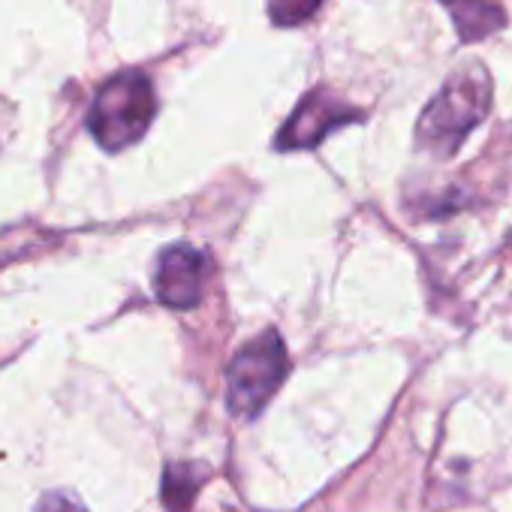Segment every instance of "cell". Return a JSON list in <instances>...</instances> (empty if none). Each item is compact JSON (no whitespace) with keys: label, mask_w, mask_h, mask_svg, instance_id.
<instances>
[{"label":"cell","mask_w":512,"mask_h":512,"mask_svg":"<svg viewBox=\"0 0 512 512\" xmlns=\"http://www.w3.org/2000/svg\"><path fill=\"white\" fill-rule=\"evenodd\" d=\"M196 491V479L187 467H169L163 476V500L172 512H187Z\"/></svg>","instance_id":"52a82bcc"},{"label":"cell","mask_w":512,"mask_h":512,"mask_svg":"<svg viewBox=\"0 0 512 512\" xmlns=\"http://www.w3.org/2000/svg\"><path fill=\"white\" fill-rule=\"evenodd\" d=\"M157 112L154 85L139 70H124L106 79L88 109V130L106 151H121L139 142Z\"/></svg>","instance_id":"7a4b0ae2"},{"label":"cell","mask_w":512,"mask_h":512,"mask_svg":"<svg viewBox=\"0 0 512 512\" xmlns=\"http://www.w3.org/2000/svg\"><path fill=\"white\" fill-rule=\"evenodd\" d=\"M452 16L461 43H482L506 28V13L497 0H440Z\"/></svg>","instance_id":"8992f818"},{"label":"cell","mask_w":512,"mask_h":512,"mask_svg":"<svg viewBox=\"0 0 512 512\" xmlns=\"http://www.w3.org/2000/svg\"><path fill=\"white\" fill-rule=\"evenodd\" d=\"M287 350L278 332H266L256 341H250L229 365L226 383H229V410L235 416L253 419L260 416L263 407L272 401L278 386L287 377Z\"/></svg>","instance_id":"3957f363"},{"label":"cell","mask_w":512,"mask_h":512,"mask_svg":"<svg viewBox=\"0 0 512 512\" xmlns=\"http://www.w3.org/2000/svg\"><path fill=\"white\" fill-rule=\"evenodd\" d=\"M491 97L494 88L482 61L461 64L422 109L416 124V145L440 160L452 157L464 145V139L485 121Z\"/></svg>","instance_id":"6da1fadb"},{"label":"cell","mask_w":512,"mask_h":512,"mask_svg":"<svg viewBox=\"0 0 512 512\" xmlns=\"http://www.w3.org/2000/svg\"><path fill=\"white\" fill-rule=\"evenodd\" d=\"M323 0H269V16L278 28H296L317 16Z\"/></svg>","instance_id":"ba28073f"},{"label":"cell","mask_w":512,"mask_h":512,"mask_svg":"<svg viewBox=\"0 0 512 512\" xmlns=\"http://www.w3.org/2000/svg\"><path fill=\"white\" fill-rule=\"evenodd\" d=\"M199 287H202V256L187 244L169 247L160 256V266L154 275L157 299L166 308L187 311L199 302Z\"/></svg>","instance_id":"5b68a950"},{"label":"cell","mask_w":512,"mask_h":512,"mask_svg":"<svg viewBox=\"0 0 512 512\" xmlns=\"http://www.w3.org/2000/svg\"><path fill=\"white\" fill-rule=\"evenodd\" d=\"M362 112L347 106L344 100H338L335 94H329L326 88L311 91L296 112L290 115V121L281 127L278 133V148L281 151H305V148H317L332 130L359 121Z\"/></svg>","instance_id":"277c9868"}]
</instances>
